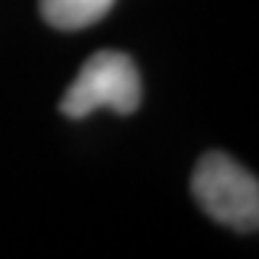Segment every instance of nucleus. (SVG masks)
Instances as JSON below:
<instances>
[{"label":"nucleus","mask_w":259,"mask_h":259,"mask_svg":"<svg viewBox=\"0 0 259 259\" xmlns=\"http://www.w3.org/2000/svg\"><path fill=\"white\" fill-rule=\"evenodd\" d=\"M193 198L206 214L238 233L259 230V180L222 151H209L198 159L193 180Z\"/></svg>","instance_id":"1"},{"label":"nucleus","mask_w":259,"mask_h":259,"mask_svg":"<svg viewBox=\"0 0 259 259\" xmlns=\"http://www.w3.org/2000/svg\"><path fill=\"white\" fill-rule=\"evenodd\" d=\"M140 98V72L133 58L119 51H98L82 64L79 74L61 98V114L69 119H85L98 109L114 114H133Z\"/></svg>","instance_id":"2"},{"label":"nucleus","mask_w":259,"mask_h":259,"mask_svg":"<svg viewBox=\"0 0 259 259\" xmlns=\"http://www.w3.org/2000/svg\"><path fill=\"white\" fill-rule=\"evenodd\" d=\"M116 0H40V14L51 27L77 32L101 21Z\"/></svg>","instance_id":"3"}]
</instances>
